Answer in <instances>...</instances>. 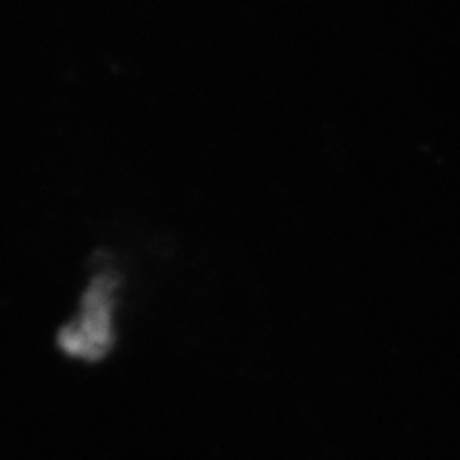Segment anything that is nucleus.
I'll list each match as a JSON object with an SVG mask.
<instances>
[{"instance_id": "1", "label": "nucleus", "mask_w": 460, "mask_h": 460, "mask_svg": "<svg viewBox=\"0 0 460 460\" xmlns=\"http://www.w3.org/2000/svg\"><path fill=\"white\" fill-rule=\"evenodd\" d=\"M119 279L111 270H102L91 279L81 297L74 321L62 326L58 348L71 358L94 363L111 351L115 341L113 313L118 307Z\"/></svg>"}]
</instances>
